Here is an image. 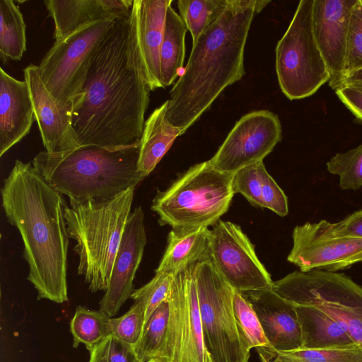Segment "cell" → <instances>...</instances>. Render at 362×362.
Segmentation results:
<instances>
[{"label":"cell","instance_id":"obj_41","mask_svg":"<svg viewBox=\"0 0 362 362\" xmlns=\"http://www.w3.org/2000/svg\"><path fill=\"white\" fill-rule=\"evenodd\" d=\"M344 86L362 90V68L343 78L338 84L336 90Z\"/></svg>","mask_w":362,"mask_h":362},{"label":"cell","instance_id":"obj_11","mask_svg":"<svg viewBox=\"0 0 362 362\" xmlns=\"http://www.w3.org/2000/svg\"><path fill=\"white\" fill-rule=\"evenodd\" d=\"M195 265L174 275L169 318L163 344L153 360L161 362H209L203 340Z\"/></svg>","mask_w":362,"mask_h":362},{"label":"cell","instance_id":"obj_45","mask_svg":"<svg viewBox=\"0 0 362 362\" xmlns=\"http://www.w3.org/2000/svg\"><path fill=\"white\" fill-rule=\"evenodd\" d=\"M209 362H212L211 361H210Z\"/></svg>","mask_w":362,"mask_h":362},{"label":"cell","instance_id":"obj_39","mask_svg":"<svg viewBox=\"0 0 362 362\" xmlns=\"http://www.w3.org/2000/svg\"><path fill=\"white\" fill-rule=\"evenodd\" d=\"M335 93L352 114L362 120V90L344 86L337 89Z\"/></svg>","mask_w":362,"mask_h":362},{"label":"cell","instance_id":"obj_12","mask_svg":"<svg viewBox=\"0 0 362 362\" xmlns=\"http://www.w3.org/2000/svg\"><path fill=\"white\" fill-rule=\"evenodd\" d=\"M210 258L223 279L241 293L270 290L269 273L240 227L219 220L210 230Z\"/></svg>","mask_w":362,"mask_h":362},{"label":"cell","instance_id":"obj_8","mask_svg":"<svg viewBox=\"0 0 362 362\" xmlns=\"http://www.w3.org/2000/svg\"><path fill=\"white\" fill-rule=\"evenodd\" d=\"M313 5L314 0L299 1L289 26L276 47L279 84L290 100L309 97L331 79L314 35Z\"/></svg>","mask_w":362,"mask_h":362},{"label":"cell","instance_id":"obj_36","mask_svg":"<svg viewBox=\"0 0 362 362\" xmlns=\"http://www.w3.org/2000/svg\"><path fill=\"white\" fill-rule=\"evenodd\" d=\"M361 68H362V5L359 0H356L350 16L346 56L340 81Z\"/></svg>","mask_w":362,"mask_h":362},{"label":"cell","instance_id":"obj_32","mask_svg":"<svg viewBox=\"0 0 362 362\" xmlns=\"http://www.w3.org/2000/svg\"><path fill=\"white\" fill-rule=\"evenodd\" d=\"M233 306L240 330L249 349L269 350V342L253 308L243 293L234 290Z\"/></svg>","mask_w":362,"mask_h":362},{"label":"cell","instance_id":"obj_3","mask_svg":"<svg viewBox=\"0 0 362 362\" xmlns=\"http://www.w3.org/2000/svg\"><path fill=\"white\" fill-rule=\"evenodd\" d=\"M270 1L228 0L226 8L192 44L188 62L170 91L165 117L182 134L245 71L244 50L254 16Z\"/></svg>","mask_w":362,"mask_h":362},{"label":"cell","instance_id":"obj_16","mask_svg":"<svg viewBox=\"0 0 362 362\" xmlns=\"http://www.w3.org/2000/svg\"><path fill=\"white\" fill-rule=\"evenodd\" d=\"M147 243L144 214L141 206L131 212L112 267L110 281L100 300V310L113 317L131 298L133 281Z\"/></svg>","mask_w":362,"mask_h":362},{"label":"cell","instance_id":"obj_25","mask_svg":"<svg viewBox=\"0 0 362 362\" xmlns=\"http://www.w3.org/2000/svg\"><path fill=\"white\" fill-rule=\"evenodd\" d=\"M293 306L300 327L302 348H330L355 344L347 332L325 312L313 306Z\"/></svg>","mask_w":362,"mask_h":362},{"label":"cell","instance_id":"obj_42","mask_svg":"<svg viewBox=\"0 0 362 362\" xmlns=\"http://www.w3.org/2000/svg\"><path fill=\"white\" fill-rule=\"evenodd\" d=\"M261 362H279L260 349H257Z\"/></svg>","mask_w":362,"mask_h":362},{"label":"cell","instance_id":"obj_37","mask_svg":"<svg viewBox=\"0 0 362 362\" xmlns=\"http://www.w3.org/2000/svg\"><path fill=\"white\" fill-rule=\"evenodd\" d=\"M89 352L88 362H139L134 349L112 335Z\"/></svg>","mask_w":362,"mask_h":362},{"label":"cell","instance_id":"obj_30","mask_svg":"<svg viewBox=\"0 0 362 362\" xmlns=\"http://www.w3.org/2000/svg\"><path fill=\"white\" fill-rule=\"evenodd\" d=\"M169 303L163 301L146 322L140 341L134 348L139 362H148L156 358L161 349L167 332Z\"/></svg>","mask_w":362,"mask_h":362},{"label":"cell","instance_id":"obj_10","mask_svg":"<svg viewBox=\"0 0 362 362\" xmlns=\"http://www.w3.org/2000/svg\"><path fill=\"white\" fill-rule=\"evenodd\" d=\"M115 21L87 25L54 42L40 63L38 71L55 98L70 103L81 93L92 58Z\"/></svg>","mask_w":362,"mask_h":362},{"label":"cell","instance_id":"obj_15","mask_svg":"<svg viewBox=\"0 0 362 362\" xmlns=\"http://www.w3.org/2000/svg\"><path fill=\"white\" fill-rule=\"evenodd\" d=\"M23 73L45 151L57 153L81 146L72 124L73 103L60 101L49 92L38 66L30 64Z\"/></svg>","mask_w":362,"mask_h":362},{"label":"cell","instance_id":"obj_43","mask_svg":"<svg viewBox=\"0 0 362 362\" xmlns=\"http://www.w3.org/2000/svg\"><path fill=\"white\" fill-rule=\"evenodd\" d=\"M148 362H161V361H157V360H150Z\"/></svg>","mask_w":362,"mask_h":362},{"label":"cell","instance_id":"obj_9","mask_svg":"<svg viewBox=\"0 0 362 362\" xmlns=\"http://www.w3.org/2000/svg\"><path fill=\"white\" fill-rule=\"evenodd\" d=\"M195 276L204 344L211 361L248 362L250 349L233 310L234 289L211 258L196 264Z\"/></svg>","mask_w":362,"mask_h":362},{"label":"cell","instance_id":"obj_44","mask_svg":"<svg viewBox=\"0 0 362 362\" xmlns=\"http://www.w3.org/2000/svg\"><path fill=\"white\" fill-rule=\"evenodd\" d=\"M359 1H360L361 4V5H362V0H359Z\"/></svg>","mask_w":362,"mask_h":362},{"label":"cell","instance_id":"obj_29","mask_svg":"<svg viewBox=\"0 0 362 362\" xmlns=\"http://www.w3.org/2000/svg\"><path fill=\"white\" fill-rule=\"evenodd\" d=\"M228 0H178L180 16L189 30L192 44L222 13Z\"/></svg>","mask_w":362,"mask_h":362},{"label":"cell","instance_id":"obj_20","mask_svg":"<svg viewBox=\"0 0 362 362\" xmlns=\"http://www.w3.org/2000/svg\"><path fill=\"white\" fill-rule=\"evenodd\" d=\"M34 110L26 81H19L0 67V156L29 132Z\"/></svg>","mask_w":362,"mask_h":362},{"label":"cell","instance_id":"obj_40","mask_svg":"<svg viewBox=\"0 0 362 362\" xmlns=\"http://www.w3.org/2000/svg\"><path fill=\"white\" fill-rule=\"evenodd\" d=\"M102 2L116 19L129 18L134 0H102Z\"/></svg>","mask_w":362,"mask_h":362},{"label":"cell","instance_id":"obj_23","mask_svg":"<svg viewBox=\"0 0 362 362\" xmlns=\"http://www.w3.org/2000/svg\"><path fill=\"white\" fill-rule=\"evenodd\" d=\"M167 101L157 107L144 122L139 141L138 169L145 178L156 167L175 139L182 134L180 129L167 120Z\"/></svg>","mask_w":362,"mask_h":362},{"label":"cell","instance_id":"obj_24","mask_svg":"<svg viewBox=\"0 0 362 362\" xmlns=\"http://www.w3.org/2000/svg\"><path fill=\"white\" fill-rule=\"evenodd\" d=\"M44 4L54 22L53 37L60 40L78 29L101 21L118 20L102 0H46Z\"/></svg>","mask_w":362,"mask_h":362},{"label":"cell","instance_id":"obj_38","mask_svg":"<svg viewBox=\"0 0 362 362\" xmlns=\"http://www.w3.org/2000/svg\"><path fill=\"white\" fill-rule=\"evenodd\" d=\"M312 224L317 230L327 236L362 239V210L354 211L337 223L321 220Z\"/></svg>","mask_w":362,"mask_h":362},{"label":"cell","instance_id":"obj_28","mask_svg":"<svg viewBox=\"0 0 362 362\" xmlns=\"http://www.w3.org/2000/svg\"><path fill=\"white\" fill-rule=\"evenodd\" d=\"M110 319V317L100 310H93L78 306L70 322L73 347L76 348L82 344L90 351L112 335Z\"/></svg>","mask_w":362,"mask_h":362},{"label":"cell","instance_id":"obj_19","mask_svg":"<svg viewBox=\"0 0 362 362\" xmlns=\"http://www.w3.org/2000/svg\"><path fill=\"white\" fill-rule=\"evenodd\" d=\"M255 311L271 349L276 351L302 348L301 331L294 306L272 289L243 293Z\"/></svg>","mask_w":362,"mask_h":362},{"label":"cell","instance_id":"obj_4","mask_svg":"<svg viewBox=\"0 0 362 362\" xmlns=\"http://www.w3.org/2000/svg\"><path fill=\"white\" fill-rule=\"evenodd\" d=\"M139 142L122 147L81 146L65 152H39L32 164L69 202L106 201L144 179L138 169Z\"/></svg>","mask_w":362,"mask_h":362},{"label":"cell","instance_id":"obj_17","mask_svg":"<svg viewBox=\"0 0 362 362\" xmlns=\"http://www.w3.org/2000/svg\"><path fill=\"white\" fill-rule=\"evenodd\" d=\"M172 0H134L129 18L134 51L151 90L163 88L160 51L167 9Z\"/></svg>","mask_w":362,"mask_h":362},{"label":"cell","instance_id":"obj_27","mask_svg":"<svg viewBox=\"0 0 362 362\" xmlns=\"http://www.w3.org/2000/svg\"><path fill=\"white\" fill-rule=\"evenodd\" d=\"M25 23L12 0H0V59L3 64L20 60L26 51Z\"/></svg>","mask_w":362,"mask_h":362},{"label":"cell","instance_id":"obj_22","mask_svg":"<svg viewBox=\"0 0 362 362\" xmlns=\"http://www.w3.org/2000/svg\"><path fill=\"white\" fill-rule=\"evenodd\" d=\"M210 230L207 227L172 229L155 272L175 275L190 265L210 258Z\"/></svg>","mask_w":362,"mask_h":362},{"label":"cell","instance_id":"obj_18","mask_svg":"<svg viewBox=\"0 0 362 362\" xmlns=\"http://www.w3.org/2000/svg\"><path fill=\"white\" fill-rule=\"evenodd\" d=\"M356 0H314V35L328 66L329 86L340 81L346 56L349 19Z\"/></svg>","mask_w":362,"mask_h":362},{"label":"cell","instance_id":"obj_34","mask_svg":"<svg viewBox=\"0 0 362 362\" xmlns=\"http://www.w3.org/2000/svg\"><path fill=\"white\" fill-rule=\"evenodd\" d=\"M173 277V274L155 272L151 280L139 288L134 290L131 298L142 305L145 313V325L158 307L167 300Z\"/></svg>","mask_w":362,"mask_h":362},{"label":"cell","instance_id":"obj_7","mask_svg":"<svg viewBox=\"0 0 362 362\" xmlns=\"http://www.w3.org/2000/svg\"><path fill=\"white\" fill-rule=\"evenodd\" d=\"M272 290L293 305L313 306L337 321L362 349V287L344 274L295 271Z\"/></svg>","mask_w":362,"mask_h":362},{"label":"cell","instance_id":"obj_33","mask_svg":"<svg viewBox=\"0 0 362 362\" xmlns=\"http://www.w3.org/2000/svg\"><path fill=\"white\" fill-rule=\"evenodd\" d=\"M327 169L339 177L341 189L357 190L362 187V144L344 153H338L327 163Z\"/></svg>","mask_w":362,"mask_h":362},{"label":"cell","instance_id":"obj_13","mask_svg":"<svg viewBox=\"0 0 362 362\" xmlns=\"http://www.w3.org/2000/svg\"><path fill=\"white\" fill-rule=\"evenodd\" d=\"M278 116L269 110H256L243 116L209 160L217 170L234 174L251 163L263 160L281 140Z\"/></svg>","mask_w":362,"mask_h":362},{"label":"cell","instance_id":"obj_26","mask_svg":"<svg viewBox=\"0 0 362 362\" xmlns=\"http://www.w3.org/2000/svg\"><path fill=\"white\" fill-rule=\"evenodd\" d=\"M187 28L180 16L168 6L160 51V80L163 88L170 86L183 66L185 38Z\"/></svg>","mask_w":362,"mask_h":362},{"label":"cell","instance_id":"obj_1","mask_svg":"<svg viewBox=\"0 0 362 362\" xmlns=\"http://www.w3.org/2000/svg\"><path fill=\"white\" fill-rule=\"evenodd\" d=\"M150 90L134 51L129 18L116 20L92 58L81 93L72 101V124L80 146L139 143Z\"/></svg>","mask_w":362,"mask_h":362},{"label":"cell","instance_id":"obj_35","mask_svg":"<svg viewBox=\"0 0 362 362\" xmlns=\"http://www.w3.org/2000/svg\"><path fill=\"white\" fill-rule=\"evenodd\" d=\"M144 325V310L137 302L122 316L110 319L112 335L133 349L141 339Z\"/></svg>","mask_w":362,"mask_h":362},{"label":"cell","instance_id":"obj_31","mask_svg":"<svg viewBox=\"0 0 362 362\" xmlns=\"http://www.w3.org/2000/svg\"><path fill=\"white\" fill-rule=\"evenodd\" d=\"M279 362H362V349L357 344L274 352Z\"/></svg>","mask_w":362,"mask_h":362},{"label":"cell","instance_id":"obj_21","mask_svg":"<svg viewBox=\"0 0 362 362\" xmlns=\"http://www.w3.org/2000/svg\"><path fill=\"white\" fill-rule=\"evenodd\" d=\"M232 186L235 194H241L254 206L268 209L280 216L288 213L287 197L267 171L263 160L236 171Z\"/></svg>","mask_w":362,"mask_h":362},{"label":"cell","instance_id":"obj_14","mask_svg":"<svg viewBox=\"0 0 362 362\" xmlns=\"http://www.w3.org/2000/svg\"><path fill=\"white\" fill-rule=\"evenodd\" d=\"M293 247L287 257L300 271L333 272L362 262V239L327 236L305 223L294 228Z\"/></svg>","mask_w":362,"mask_h":362},{"label":"cell","instance_id":"obj_6","mask_svg":"<svg viewBox=\"0 0 362 362\" xmlns=\"http://www.w3.org/2000/svg\"><path fill=\"white\" fill-rule=\"evenodd\" d=\"M233 175L216 169L209 160L196 164L165 191H158L151 209L160 225L172 229L214 226L235 195Z\"/></svg>","mask_w":362,"mask_h":362},{"label":"cell","instance_id":"obj_5","mask_svg":"<svg viewBox=\"0 0 362 362\" xmlns=\"http://www.w3.org/2000/svg\"><path fill=\"white\" fill-rule=\"evenodd\" d=\"M136 187L106 201L69 202L64 217L78 257L77 273L92 292L105 291L131 208Z\"/></svg>","mask_w":362,"mask_h":362},{"label":"cell","instance_id":"obj_2","mask_svg":"<svg viewBox=\"0 0 362 362\" xmlns=\"http://www.w3.org/2000/svg\"><path fill=\"white\" fill-rule=\"evenodd\" d=\"M8 221L20 233L28 280L37 299L57 303L68 300L67 255L69 235L63 195L35 169L16 160L1 188Z\"/></svg>","mask_w":362,"mask_h":362}]
</instances>
